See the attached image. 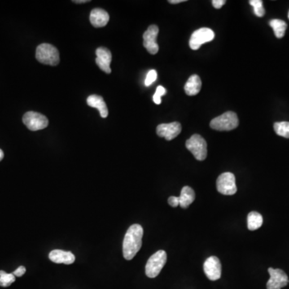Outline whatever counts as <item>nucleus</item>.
Here are the masks:
<instances>
[{"label":"nucleus","instance_id":"obj_1","mask_svg":"<svg viewBox=\"0 0 289 289\" xmlns=\"http://www.w3.org/2000/svg\"><path fill=\"white\" fill-rule=\"evenodd\" d=\"M143 228L139 224L129 227L123 241V255L126 260H131L140 251L142 245Z\"/></svg>","mask_w":289,"mask_h":289},{"label":"nucleus","instance_id":"obj_2","mask_svg":"<svg viewBox=\"0 0 289 289\" xmlns=\"http://www.w3.org/2000/svg\"><path fill=\"white\" fill-rule=\"evenodd\" d=\"M36 59L40 63L56 66L59 63V51L50 44H42L36 49Z\"/></svg>","mask_w":289,"mask_h":289},{"label":"nucleus","instance_id":"obj_3","mask_svg":"<svg viewBox=\"0 0 289 289\" xmlns=\"http://www.w3.org/2000/svg\"><path fill=\"white\" fill-rule=\"evenodd\" d=\"M238 119L236 114L231 111L224 113L220 116L214 118L210 123L211 129L218 131H230L237 128Z\"/></svg>","mask_w":289,"mask_h":289},{"label":"nucleus","instance_id":"obj_4","mask_svg":"<svg viewBox=\"0 0 289 289\" xmlns=\"http://www.w3.org/2000/svg\"><path fill=\"white\" fill-rule=\"evenodd\" d=\"M167 255L163 250L157 251L150 256L146 265V274L150 278H155L159 276L165 264L167 263Z\"/></svg>","mask_w":289,"mask_h":289},{"label":"nucleus","instance_id":"obj_5","mask_svg":"<svg viewBox=\"0 0 289 289\" xmlns=\"http://www.w3.org/2000/svg\"><path fill=\"white\" fill-rule=\"evenodd\" d=\"M186 147L197 160L203 161L207 158V142L199 134L191 136L186 142Z\"/></svg>","mask_w":289,"mask_h":289},{"label":"nucleus","instance_id":"obj_6","mask_svg":"<svg viewBox=\"0 0 289 289\" xmlns=\"http://www.w3.org/2000/svg\"><path fill=\"white\" fill-rule=\"evenodd\" d=\"M216 186L218 191L224 195H233L237 192L235 177L231 172L220 174L216 181Z\"/></svg>","mask_w":289,"mask_h":289},{"label":"nucleus","instance_id":"obj_7","mask_svg":"<svg viewBox=\"0 0 289 289\" xmlns=\"http://www.w3.org/2000/svg\"><path fill=\"white\" fill-rule=\"evenodd\" d=\"M23 122L28 129L32 131L44 129L49 125V120L45 115L32 111L26 113L23 115Z\"/></svg>","mask_w":289,"mask_h":289},{"label":"nucleus","instance_id":"obj_8","mask_svg":"<svg viewBox=\"0 0 289 289\" xmlns=\"http://www.w3.org/2000/svg\"><path fill=\"white\" fill-rule=\"evenodd\" d=\"M214 38L215 32L212 30L207 28H200L193 32V34L190 36L189 45L192 50H198L203 44L210 42L213 40Z\"/></svg>","mask_w":289,"mask_h":289},{"label":"nucleus","instance_id":"obj_9","mask_svg":"<svg viewBox=\"0 0 289 289\" xmlns=\"http://www.w3.org/2000/svg\"><path fill=\"white\" fill-rule=\"evenodd\" d=\"M270 279L267 283V289H281L289 284L287 274L281 269L268 268Z\"/></svg>","mask_w":289,"mask_h":289},{"label":"nucleus","instance_id":"obj_10","mask_svg":"<svg viewBox=\"0 0 289 289\" xmlns=\"http://www.w3.org/2000/svg\"><path fill=\"white\" fill-rule=\"evenodd\" d=\"M159 27L151 25L148 28L143 35V45L150 54L155 55L159 52V47L157 43V37L159 35Z\"/></svg>","mask_w":289,"mask_h":289},{"label":"nucleus","instance_id":"obj_11","mask_svg":"<svg viewBox=\"0 0 289 289\" xmlns=\"http://www.w3.org/2000/svg\"><path fill=\"white\" fill-rule=\"evenodd\" d=\"M203 270L205 274L210 281H216L221 277L222 265L219 258L216 256H211L207 258L204 264Z\"/></svg>","mask_w":289,"mask_h":289},{"label":"nucleus","instance_id":"obj_12","mask_svg":"<svg viewBox=\"0 0 289 289\" xmlns=\"http://www.w3.org/2000/svg\"><path fill=\"white\" fill-rule=\"evenodd\" d=\"M181 131V125L179 122L161 124L157 127V134L161 137H164L167 141H171L179 135Z\"/></svg>","mask_w":289,"mask_h":289},{"label":"nucleus","instance_id":"obj_13","mask_svg":"<svg viewBox=\"0 0 289 289\" xmlns=\"http://www.w3.org/2000/svg\"><path fill=\"white\" fill-rule=\"evenodd\" d=\"M96 55H97L96 63L100 69L102 70L106 73H111V68H110V63L112 61L111 52L106 48L101 47L96 50Z\"/></svg>","mask_w":289,"mask_h":289},{"label":"nucleus","instance_id":"obj_14","mask_svg":"<svg viewBox=\"0 0 289 289\" xmlns=\"http://www.w3.org/2000/svg\"><path fill=\"white\" fill-rule=\"evenodd\" d=\"M89 19L93 27L103 28L107 25V23L110 21V15L108 12L103 9L95 8L91 11Z\"/></svg>","mask_w":289,"mask_h":289},{"label":"nucleus","instance_id":"obj_15","mask_svg":"<svg viewBox=\"0 0 289 289\" xmlns=\"http://www.w3.org/2000/svg\"><path fill=\"white\" fill-rule=\"evenodd\" d=\"M49 259L56 264H72L76 260L75 255L70 251L53 250L49 253Z\"/></svg>","mask_w":289,"mask_h":289},{"label":"nucleus","instance_id":"obj_16","mask_svg":"<svg viewBox=\"0 0 289 289\" xmlns=\"http://www.w3.org/2000/svg\"><path fill=\"white\" fill-rule=\"evenodd\" d=\"M88 106L92 108H96L99 110L101 116L106 118L108 116L109 111L106 103L104 101L103 97L98 95H91L87 98Z\"/></svg>","mask_w":289,"mask_h":289},{"label":"nucleus","instance_id":"obj_17","mask_svg":"<svg viewBox=\"0 0 289 289\" xmlns=\"http://www.w3.org/2000/svg\"><path fill=\"white\" fill-rule=\"evenodd\" d=\"M202 81L198 75H192L188 79L184 89L188 96H195L200 92Z\"/></svg>","mask_w":289,"mask_h":289},{"label":"nucleus","instance_id":"obj_18","mask_svg":"<svg viewBox=\"0 0 289 289\" xmlns=\"http://www.w3.org/2000/svg\"><path fill=\"white\" fill-rule=\"evenodd\" d=\"M179 205L181 208H187L195 199V193L190 186H184L181 189V194L178 197Z\"/></svg>","mask_w":289,"mask_h":289},{"label":"nucleus","instance_id":"obj_19","mask_svg":"<svg viewBox=\"0 0 289 289\" xmlns=\"http://www.w3.org/2000/svg\"><path fill=\"white\" fill-rule=\"evenodd\" d=\"M263 217L256 211H251L247 216V228L250 231L257 230L263 225Z\"/></svg>","mask_w":289,"mask_h":289},{"label":"nucleus","instance_id":"obj_20","mask_svg":"<svg viewBox=\"0 0 289 289\" xmlns=\"http://www.w3.org/2000/svg\"><path fill=\"white\" fill-rule=\"evenodd\" d=\"M269 25L272 27L274 31L275 36L278 39L283 38L285 36L287 23L281 19H272L269 22Z\"/></svg>","mask_w":289,"mask_h":289},{"label":"nucleus","instance_id":"obj_21","mask_svg":"<svg viewBox=\"0 0 289 289\" xmlns=\"http://www.w3.org/2000/svg\"><path fill=\"white\" fill-rule=\"evenodd\" d=\"M274 130L277 135L285 137V138H289V121H281V122L275 123Z\"/></svg>","mask_w":289,"mask_h":289},{"label":"nucleus","instance_id":"obj_22","mask_svg":"<svg viewBox=\"0 0 289 289\" xmlns=\"http://www.w3.org/2000/svg\"><path fill=\"white\" fill-rule=\"evenodd\" d=\"M15 281V277L13 273H6L4 271H0V286L9 287Z\"/></svg>","mask_w":289,"mask_h":289},{"label":"nucleus","instance_id":"obj_23","mask_svg":"<svg viewBox=\"0 0 289 289\" xmlns=\"http://www.w3.org/2000/svg\"><path fill=\"white\" fill-rule=\"evenodd\" d=\"M250 4L253 6L254 13L258 17H263L265 14V10L263 6V1L261 0H251Z\"/></svg>","mask_w":289,"mask_h":289},{"label":"nucleus","instance_id":"obj_24","mask_svg":"<svg viewBox=\"0 0 289 289\" xmlns=\"http://www.w3.org/2000/svg\"><path fill=\"white\" fill-rule=\"evenodd\" d=\"M166 93H167V90H166L164 87H158L156 92H155V94L153 97V101H154V103L157 104V105H160L162 103V97L164 96Z\"/></svg>","mask_w":289,"mask_h":289},{"label":"nucleus","instance_id":"obj_25","mask_svg":"<svg viewBox=\"0 0 289 289\" xmlns=\"http://www.w3.org/2000/svg\"><path fill=\"white\" fill-rule=\"evenodd\" d=\"M157 77H158V73H157L156 70H150V72H148L146 80H145L146 86H150L152 85L153 83L157 80Z\"/></svg>","mask_w":289,"mask_h":289},{"label":"nucleus","instance_id":"obj_26","mask_svg":"<svg viewBox=\"0 0 289 289\" xmlns=\"http://www.w3.org/2000/svg\"><path fill=\"white\" fill-rule=\"evenodd\" d=\"M168 203L171 207H177L179 205V199L178 197L171 196L168 199Z\"/></svg>","mask_w":289,"mask_h":289},{"label":"nucleus","instance_id":"obj_27","mask_svg":"<svg viewBox=\"0 0 289 289\" xmlns=\"http://www.w3.org/2000/svg\"><path fill=\"white\" fill-rule=\"evenodd\" d=\"M26 272V268L25 267L20 266L15 271V272H13V275L15 276V277H21L22 276L25 274Z\"/></svg>","mask_w":289,"mask_h":289},{"label":"nucleus","instance_id":"obj_28","mask_svg":"<svg viewBox=\"0 0 289 289\" xmlns=\"http://www.w3.org/2000/svg\"><path fill=\"white\" fill-rule=\"evenodd\" d=\"M225 3H226L225 0H213L212 1V5L216 9L221 8L222 6H224Z\"/></svg>","mask_w":289,"mask_h":289},{"label":"nucleus","instance_id":"obj_29","mask_svg":"<svg viewBox=\"0 0 289 289\" xmlns=\"http://www.w3.org/2000/svg\"><path fill=\"white\" fill-rule=\"evenodd\" d=\"M185 2V0H170V3H172V4H177V3H180V2Z\"/></svg>","mask_w":289,"mask_h":289},{"label":"nucleus","instance_id":"obj_30","mask_svg":"<svg viewBox=\"0 0 289 289\" xmlns=\"http://www.w3.org/2000/svg\"><path fill=\"white\" fill-rule=\"evenodd\" d=\"M72 2H75V3H85V2H90L89 0H73Z\"/></svg>","mask_w":289,"mask_h":289},{"label":"nucleus","instance_id":"obj_31","mask_svg":"<svg viewBox=\"0 0 289 289\" xmlns=\"http://www.w3.org/2000/svg\"><path fill=\"white\" fill-rule=\"evenodd\" d=\"M3 157H4V154L2 152V150L0 149V162L2 160Z\"/></svg>","mask_w":289,"mask_h":289},{"label":"nucleus","instance_id":"obj_32","mask_svg":"<svg viewBox=\"0 0 289 289\" xmlns=\"http://www.w3.org/2000/svg\"></svg>","mask_w":289,"mask_h":289}]
</instances>
